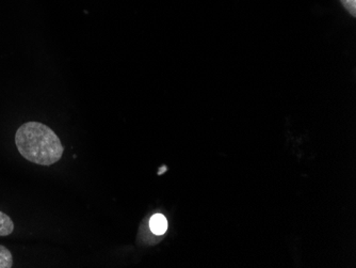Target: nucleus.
Segmentation results:
<instances>
[{
	"label": "nucleus",
	"instance_id": "f257e3e1",
	"mask_svg": "<svg viewBox=\"0 0 356 268\" xmlns=\"http://www.w3.org/2000/svg\"><path fill=\"white\" fill-rule=\"evenodd\" d=\"M15 145L30 163L51 166L61 159L64 148L57 134L41 122H27L17 129Z\"/></svg>",
	"mask_w": 356,
	"mask_h": 268
},
{
	"label": "nucleus",
	"instance_id": "20e7f679",
	"mask_svg": "<svg viewBox=\"0 0 356 268\" xmlns=\"http://www.w3.org/2000/svg\"><path fill=\"white\" fill-rule=\"evenodd\" d=\"M13 266V257L10 250L0 245V268H11Z\"/></svg>",
	"mask_w": 356,
	"mask_h": 268
},
{
	"label": "nucleus",
	"instance_id": "39448f33",
	"mask_svg": "<svg viewBox=\"0 0 356 268\" xmlns=\"http://www.w3.org/2000/svg\"><path fill=\"white\" fill-rule=\"evenodd\" d=\"M341 3L345 6L346 9L350 12V13L355 17L356 15V0H341Z\"/></svg>",
	"mask_w": 356,
	"mask_h": 268
},
{
	"label": "nucleus",
	"instance_id": "7ed1b4c3",
	"mask_svg": "<svg viewBox=\"0 0 356 268\" xmlns=\"http://www.w3.org/2000/svg\"><path fill=\"white\" fill-rule=\"evenodd\" d=\"M14 231V223L7 214L0 212V236H8Z\"/></svg>",
	"mask_w": 356,
	"mask_h": 268
},
{
	"label": "nucleus",
	"instance_id": "f03ea898",
	"mask_svg": "<svg viewBox=\"0 0 356 268\" xmlns=\"http://www.w3.org/2000/svg\"><path fill=\"white\" fill-rule=\"evenodd\" d=\"M149 228L156 235H163L168 230L167 218L161 214H156L151 218Z\"/></svg>",
	"mask_w": 356,
	"mask_h": 268
}]
</instances>
